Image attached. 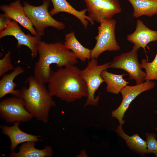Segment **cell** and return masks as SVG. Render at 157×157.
Returning <instances> with one entry per match:
<instances>
[{
  "mask_svg": "<svg viewBox=\"0 0 157 157\" xmlns=\"http://www.w3.org/2000/svg\"><path fill=\"white\" fill-rule=\"evenodd\" d=\"M39 55L34 68V76L41 82L48 83L54 72L50 67L55 64L59 68L78 63V58L64 44L58 42L47 43L40 40L38 46Z\"/></svg>",
  "mask_w": 157,
  "mask_h": 157,
  "instance_id": "cell-1",
  "label": "cell"
},
{
  "mask_svg": "<svg viewBox=\"0 0 157 157\" xmlns=\"http://www.w3.org/2000/svg\"><path fill=\"white\" fill-rule=\"evenodd\" d=\"M80 70L72 65L54 72L48 83L47 88L51 95L67 103L87 97V87L80 76Z\"/></svg>",
  "mask_w": 157,
  "mask_h": 157,
  "instance_id": "cell-2",
  "label": "cell"
},
{
  "mask_svg": "<svg viewBox=\"0 0 157 157\" xmlns=\"http://www.w3.org/2000/svg\"><path fill=\"white\" fill-rule=\"evenodd\" d=\"M26 82L28 87L21 88L19 97L23 99L25 109L34 117L38 121L47 123L50 110L56 104L44 83L32 76H29Z\"/></svg>",
  "mask_w": 157,
  "mask_h": 157,
  "instance_id": "cell-3",
  "label": "cell"
},
{
  "mask_svg": "<svg viewBox=\"0 0 157 157\" xmlns=\"http://www.w3.org/2000/svg\"><path fill=\"white\" fill-rule=\"evenodd\" d=\"M49 0H44L42 5L35 6L27 2L23 3L25 13L31 20L38 35L41 37L44 34L45 28L49 26L58 30L65 29V25L63 22L53 18L48 11Z\"/></svg>",
  "mask_w": 157,
  "mask_h": 157,
  "instance_id": "cell-4",
  "label": "cell"
},
{
  "mask_svg": "<svg viewBox=\"0 0 157 157\" xmlns=\"http://www.w3.org/2000/svg\"><path fill=\"white\" fill-rule=\"evenodd\" d=\"M110 63H107L99 65L97 59L91 58L87 67L83 70H80L79 74L85 83L87 88L88 95L85 106L97 105L99 96L95 97V94L101 84L104 82L101 73L103 70L110 67Z\"/></svg>",
  "mask_w": 157,
  "mask_h": 157,
  "instance_id": "cell-5",
  "label": "cell"
},
{
  "mask_svg": "<svg viewBox=\"0 0 157 157\" xmlns=\"http://www.w3.org/2000/svg\"><path fill=\"white\" fill-rule=\"evenodd\" d=\"M116 23V20L113 19L100 23L97 27L98 35L95 37L96 44L91 50V58L97 59L106 51H115L120 49L115 34Z\"/></svg>",
  "mask_w": 157,
  "mask_h": 157,
  "instance_id": "cell-6",
  "label": "cell"
},
{
  "mask_svg": "<svg viewBox=\"0 0 157 157\" xmlns=\"http://www.w3.org/2000/svg\"><path fill=\"white\" fill-rule=\"evenodd\" d=\"M140 48L134 45L130 51L115 56L110 65V67L120 69L126 72L129 79L135 80L136 84L143 83L146 76V73L142 70L138 60V51Z\"/></svg>",
  "mask_w": 157,
  "mask_h": 157,
  "instance_id": "cell-7",
  "label": "cell"
},
{
  "mask_svg": "<svg viewBox=\"0 0 157 157\" xmlns=\"http://www.w3.org/2000/svg\"><path fill=\"white\" fill-rule=\"evenodd\" d=\"M0 115L6 122L8 123L27 122L34 117L25 109L23 99L14 96L0 102Z\"/></svg>",
  "mask_w": 157,
  "mask_h": 157,
  "instance_id": "cell-8",
  "label": "cell"
},
{
  "mask_svg": "<svg viewBox=\"0 0 157 157\" xmlns=\"http://www.w3.org/2000/svg\"><path fill=\"white\" fill-rule=\"evenodd\" d=\"M88 16L94 21L101 23L112 19L122 11L118 0H84Z\"/></svg>",
  "mask_w": 157,
  "mask_h": 157,
  "instance_id": "cell-9",
  "label": "cell"
},
{
  "mask_svg": "<svg viewBox=\"0 0 157 157\" xmlns=\"http://www.w3.org/2000/svg\"><path fill=\"white\" fill-rule=\"evenodd\" d=\"M155 85L154 82L149 81L135 85H126L120 92L122 96V102L116 109L112 112V116L122 125L124 122L123 118L125 113L132 101L141 93L153 88Z\"/></svg>",
  "mask_w": 157,
  "mask_h": 157,
  "instance_id": "cell-10",
  "label": "cell"
},
{
  "mask_svg": "<svg viewBox=\"0 0 157 157\" xmlns=\"http://www.w3.org/2000/svg\"><path fill=\"white\" fill-rule=\"evenodd\" d=\"M7 36H14L17 40V47L19 48L24 45L30 49L32 59L37 56L38 53V46L41 37L37 35L32 36L25 34L21 30L17 22L12 21L10 25L2 31L0 32V38Z\"/></svg>",
  "mask_w": 157,
  "mask_h": 157,
  "instance_id": "cell-11",
  "label": "cell"
},
{
  "mask_svg": "<svg viewBox=\"0 0 157 157\" xmlns=\"http://www.w3.org/2000/svg\"><path fill=\"white\" fill-rule=\"evenodd\" d=\"M0 8L8 17L19 23L32 35L38 36L31 20L27 16L20 0H17L8 5H1Z\"/></svg>",
  "mask_w": 157,
  "mask_h": 157,
  "instance_id": "cell-12",
  "label": "cell"
},
{
  "mask_svg": "<svg viewBox=\"0 0 157 157\" xmlns=\"http://www.w3.org/2000/svg\"><path fill=\"white\" fill-rule=\"evenodd\" d=\"M20 122H16L11 126L3 125L1 127L3 133L7 135L10 142V151H14L17 146L21 143L30 141L40 142L43 140L41 136L34 135L27 133L19 127Z\"/></svg>",
  "mask_w": 157,
  "mask_h": 157,
  "instance_id": "cell-13",
  "label": "cell"
},
{
  "mask_svg": "<svg viewBox=\"0 0 157 157\" xmlns=\"http://www.w3.org/2000/svg\"><path fill=\"white\" fill-rule=\"evenodd\" d=\"M136 24L135 30L127 36V40L145 50V47L148 44L157 41V31L149 29L140 19L137 20Z\"/></svg>",
  "mask_w": 157,
  "mask_h": 157,
  "instance_id": "cell-14",
  "label": "cell"
},
{
  "mask_svg": "<svg viewBox=\"0 0 157 157\" xmlns=\"http://www.w3.org/2000/svg\"><path fill=\"white\" fill-rule=\"evenodd\" d=\"M53 8L49 11L51 16L57 13L64 12L69 13L77 17L81 22L85 28H87L89 22L91 25L94 24V21L86 14V9L81 11L76 10L66 0H51Z\"/></svg>",
  "mask_w": 157,
  "mask_h": 157,
  "instance_id": "cell-15",
  "label": "cell"
},
{
  "mask_svg": "<svg viewBox=\"0 0 157 157\" xmlns=\"http://www.w3.org/2000/svg\"><path fill=\"white\" fill-rule=\"evenodd\" d=\"M35 142L30 141L23 143L19 149V151H14L10 154V157H51L53 155L52 147L49 146L43 149L35 147Z\"/></svg>",
  "mask_w": 157,
  "mask_h": 157,
  "instance_id": "cell-16",
  "label": "cell"
},
{
  "mask_svg": "<svg viewBox=\"0 0 157 157\" xmlns=\"http://www.w3.org/2000/svg\"><path fill=\"white\" fill-rule=\"evenodd\" d=\"M24 72V69L19 66L15 68L9 74H5L0 81V98L8 94L19 97L20 90H16L17 84L14 82L15 78Z\"/></svg>",
  "mask_w": 157,
  "mask_h": 157,
  "instance_id": "cell-17",
  "label": "cell"
},
{
  "mask_svg": "<svg viewBox=\"0 0 157 157\" xmlns=\"http://www.w3.org/2000/svg\"><path fill=\"white\" fill-rule=\"evenodd\" d=\"M65 40V47L71 50L78 59L84 62L91 58V50L81 44L76 38L74 32L71 31L66 34Z\"/></svg>",
  "mask_w": 157,
  "mask_h": 157,
  "instance_id": "cell-18",
  "label": "cell"
},
{
  "mask_svg": "<svg viewBox=\"0 0 157 157\" xmlns=\"http://www.w3.org/2000/svg\"><path fill=\"white\" fill-rule=\"evenodd\" d=\"M133 9V16L151 17L157 14V0H127Z\"/></svg>",
  "mask_w": 157,
  "mask_h": 157,
  "instance_id": "cell-19",
  "label": "cell"
},
{
  "mask_svg": "<svg viewBox=\"0 0 157 157\" xmlns=\"http://www.w3.org/2000/svg\"><path fill=\"white\" fill-rule=\"evenodd\" d=\"M122 126V124H119L116 131L117 134L125 140L129 149L141 155L147 154L146 141L142 139L137 134L131 136L127 135L124 132Z\"/></svg>",
  "mask_w": 157,
  "mask_h": 157,
  "instance_id": "cell-20",
  "label": "cell"
},
{
  "mask_svg": "<svg viewBox=\"0 0 157 157\" xmlns=\"http://www.w3.org/2000/svg\"><path fill=\"white\" fill-rule=\"evenodd\" d=\"M126 74H115L108 72L106 70L102 71L101 75L104 82L106 83L107 92L115 94L120 92L129 82L123 78V76Z\"/></svg>",
  "mask_w": 157,
  "mask_h": 157,
  "instance_id": "cell-21",
  "label": "cell"
},
{
  "mask_svg": "<svg viewBox=\"0 0 157 157\" xmlns=\"http://www.w3.org/2000/svg\"><path fill=\"white\" fill-rule=\"evenodd\" d=\"M140 66L141 68L145 69L146 81L157 80V53L154 59L151 62H148L146 59H142Z\"/></svg>",
  "mask_w": 157,
  "mask_h": 157,
  "instance_id": "cell-22",
  "label": "cell"
},
{
  "mask_svg": "<svg viewBox=\"0 0 157 157\" xmlns=\"http://www.w3.org/2000/svg\"><path fill=\"white\" fill-rule=\"evenodd\" d=\"M11 52L8 51L4 57L0 60V77H1L9 70L15 69L12 63L10 57Z\"/></svg>",
  "mask_w": 157,
  "mask_h": 157,
  "instance_id": "cell-23",
  "label": "cell"
},
{
  "mask_svg": "<svg viewBox=\"0 0 157 157\" xmlns=\"http://www.w3.org/2000/svg\"><path fill=\"white\" fill-rule=\"evenodd\" d=\"M147 154H157V140L156 135L152 133L145 134Z\"/></svg>",
  "mask_w": 157,
  "mask_h": 157,
  "instance_id": "cell-24",
  "label": "cell"
},
{
  "mask_svg": "<svg viewBox=\"0 0 157 157\" xmlns=\"http://www.w3.org/2000/svg\"><path fill=\"white\" fill-rule=\"evenodd\" d=\"M12 19L4 13L0 15V32L4 30L11 24Z\"/></svg>",
  "mask_w": 157,
  "mask_h": 157,
  "instance_id": "cell-25",
  "label": "cell"
},
{
  "mask_svg": "<svg viewBox=\"0 0 157 157\" xmlns=\"http://www.w3.org/2000/svg\"><path fill=\"white\" fill-rule=\"evenodd\" d=\"M155 156H156V157H157V154H155Z\"/></svg>",
  "mask_w": 157,
  "mask_h": 157,
  "instance_id": "cell-26",
  "label": "cell"
},
{
  "mask_svg": "<svg viewBox=\"0 0 157 157\" xmlns=\"http://www.w3.org/2000/svg\"><path fill=\"white\" fill-rule=\"evenodd\" d=\"M156 129H157V128H156Z\"/></svg>",
  "mask_w": 157,
  "mask_h": 157,
  "instance_id": "cell-27",
  "label": "cell"
}]
</instances>
